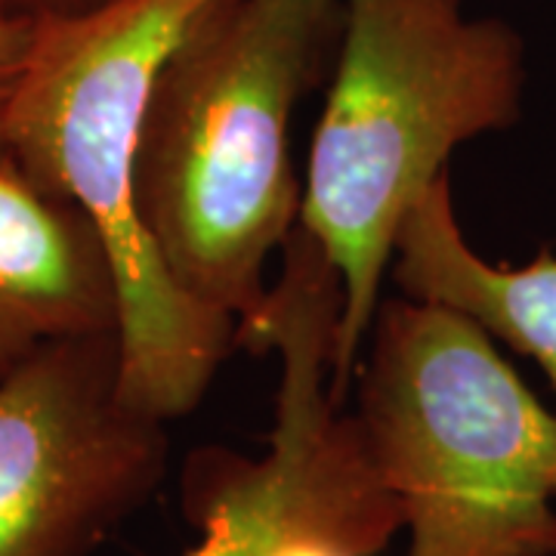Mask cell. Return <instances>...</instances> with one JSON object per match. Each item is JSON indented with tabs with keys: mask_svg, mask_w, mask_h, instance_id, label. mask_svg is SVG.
I'll list each match as a JSON object with an SVG mask.
<instances>
[{
	"mask_svg": "<svg viewBox=\"0 0 556 556\" xmlns=\"http://www.w3.org/2000/svg\"><path fill=\"white\" fill-rule=\"evenodd\" d=\"M105 0H0V16L10 20H53V16H75L87 13L93 7H102Z\"/></svg>",
	"mask_w": 556,
	"mask_h": 556,
	"instance_id": "10",
	"label": "cell"
},
{
	"mask_svg": "<svg viewBox=\"0 0 556 556\" xmlns=\"http://www.w3.org/2000/svg\"><path fill=\"white\" fill-rule=\"evenodd\" d=\"M340 0H214L155 72L134 152V204L179 291L251 318L266 263L300 223L288 130L338 56Z\"/></svg>",
	"mask_w": 556,
	"mask_h": 556,
	"instance_id": "1",
	"label": "cell"
},
{
	"mask_svg": "<svg viewBox=\"0 0 556 556\" xmlns=\"http://www.w3.org/2000/svg\"><path fill=\"white\" fill-rule=\"evenodd\" d=\"M338 331V269L298 223L281 248V276L236 325V346L281 362L273 433L257 457L217 445L189 455L182 507L199 541L186 556H273L300 535L378 556L402 532L356 415L334 396Z\"/></svg>",
	"mask_w": 556,
	"mask_h": 556,
	"instance_id": "5",
	"label": "cell"
},
{
	"mask_svg": "<svg viewBox=\"0 0 556 556\" xmlns=\"http://www.w3.org/2000/svg\"><path fill=\"white\" fill-rule=\"evenodd\" d=\"M214 0H105L35 22L3 121V149L47 192L97 223L121 291V396L164 424L201 405L236 346V318L164 273L134 204V152L155 72Z\"/></svg>",
	"mask_w": 556,
	"mask_h": 556,
	"instance_id": "3",
	"label": "cell"
},
{
	"mask_svg": "<svg viewBox=\"0 0 556 556\" xmlns=\"http://www.w3.org/2000/svg\"><path fill=\"white\" fill-rule=\"evenodd\" d=\"M31 40H35V22L0 16V149H3L7 109H10V100L16 93V84H20L22 68H25V60H28Z\"/></svg>",
	"mask_w": 556,
	"mask_h": 556,
	"instance_id": "9",
	"label": "cell"
},
{
	"mask_svg": "<svg viewBox=\"0 0 556 556\" xmlns=\"http://www.w3.org/2000/svg\"><path fill=\"white\" fill-rule=\"evenodd\" d=\"M338 65L313 134L300 226L340 278L334 396L378 316L399 229L464 142L522 118L526 43L464 0H340Z\"/></svg>",
	"mask_w": 556,
	"mask_h": 556,
	"instance_id": "2",
	"label": "cell"
},
{
	"mask_svg": "<svg viewBox=\"0 0 556 556\" xmlns=\"http://www.w3.org/2000/svg\"><path fill=\"white\" fill-rule=\"evenodd\" d=\"M554 556H556V554H554Z\"/></svg>",
	"mask_w": 556,
	"mask_h": 556,
	"instance_id": "12",
	"label": "cell"
},
{
	"mask_svg": "<svg viewBox=\"0 0 556 556\" xmlns=\"http://www.w3.org/2000/svg\"><path fill=\"white\" fill-rule=\"evenodd\" d=\"M273 556H358L353 551H346L343 544L321 535H300L285 541Z\"/></svg>",
	"mask_w": 556,
	"mask_h": 556,
	"instance_id": "11",
	"label": "cell"
},
{
	"mask_svg": "<svg viewBox=\"0 0 556 556\" xmlns=\"http://www.w3.org/2000/svg\"><path fill=\"white\" fill-rule=\"evenodd\" d=\"M118 328V276L97 223L0 149V383L56 343Z\"/></svg>",
	"mask_w": 556,
	"mask_h": 556,
	"instance_id": "7",
	"label": "cell"
},
{
	"mask_svg": "<svg viewBox=\"0 0 556 556\" xmlns=\"http://www.w3.org/2000/svg\"><path fill=\"white\" fill-rule=\"evenodd\" d=\"M118 378V334H100L0 383V556H97L159 492L167 424L121 396Z\"/></svg>",
	"mask_w": 556,
	"mask_h": 556,
	"instance_id": "6",
	"label": "cell"
},
{
	"mask_svg": "<svg viewBox=\"0 0 556 556\" xmlns=\"http://www.w3.org/2000/svg\"><path fill=\"white\" fill-rule=\"evenodd\" d=\"M390 273L399 294L455 306L504 346L529 356L556 399V254L541 248L522 266L489 263L464 239L448 174L399 229Z\"/></svg>",
	"mask_w": 556,
	"mask_h": 556,
	"instance_id": "8",
	"label": "cell"
},
{
	"mask_svg": "<svg viewBox=\"0 0 556 556\" xmlns=\"http://www.w3.org/2000/svg\"><path fill=\"white\" fill-rule=\"evenodd\" d=\"M358 365L353 415L402 510L405 556L556 554V408L477 318L380 300Z\"/></svg>",
	"mask_w": 556,
	"mask_h": 556,
	"instance_id": "4",
	"label": "cell"
}]
</instances>
